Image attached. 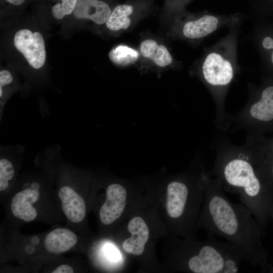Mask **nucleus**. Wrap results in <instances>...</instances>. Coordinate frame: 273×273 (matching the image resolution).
Segmentation results:
<instances>
[{"instance_id":"1","label":"nucleus","mask_w":273,"mask_h":273,"mask_svg":"<svg viewBox=\"0 0 273 273\" xmlns=\"http://www.w3.org/2000/svg\"><path fill=\"white\" fill-rule=\"evenodd\" d=\"M205 197L199 225L209 236L223 237L240 249L254 265L261 263L258 226L252 211L243 203L232 202L220 181L204 175Z\"/></svg>"},{"instance_id":"2","label":"nucleus","mask_w":273,"mask_h":273,"mask_svg":"<svg viewBox=\"0 0 273 273\" xmlns=\"http://www.w3.org/2000/svg\"><path fill=\"white\" fill-rule=\"evenodd\" d=\"M214 173L223 190L238 195L242 203L260 220L263 210V186L254 161L245 155L220 158Z\"/></svg>"},{"instance_id":"3","label":"nucleus","mask_w":273,"mask_h":273,"mask_svg":"<svg viewBox=\"0 0 273 273\" xmlns=\"http://www.w3.org/2000/svg\"><path fill=\"white\" fill-rule=\"evenodd\" d=\"M154 0H128L116 5L105 23L114 32H124L151 14L154 10Z\"/></svg>"},{"instance_id":"4","label":"nucleus","mask_w":273,"mask_h":273,"mask_svg":"<svg viewBox=\"0 0 273 273\" xmlns=\"http://www.w3.org/2000/svg\"><path fill=\"white\" fill-rule=\"evenodd\" d=\"M14 44L32 67L38 69L43 66L46 60L45 43L39 32L19 30L14 35Z\"/></svg>"},{"instance_id":"5","label":"nucleus","mask_w":273,"mask_h":273,"mask_svg":"<svg viewBox=\"0 0 273 273\" xmlns=\"http://www.w3.org/2000/svg\"><path fill=\"white\" fill-rule=\"evenodd\" d=\"M142 68L162 71L170 67L173 59L167 47L153 38L142 40L139 46Z\"/></svg>"},{"instance_id":"6","label":"nucleus","mask_w":273,"mask_h":273,"mask_svg":"<svg viewBox=\"0 0 273 273\" xmlns=\"http://www.w3.org/2000/svg\"><path fill=\"white\" fill-rule=\"evenodd\" d=\"M202 71L205 80L215 86L229 84L234 75L231 63L220 54L214 52L206 57L202 65Z\"/></svg>"},{"instance_id":"7","label":"nucleus","mask_w":273,"mask_h":273,"mask_svg":"<svg viewBox=\"0 0 273 273\" xmlns=\"http://www.w3.org/2000/svg\"><path fill=\"white\" fill-rule=\"evenodd\" d=\"M106 199L99 211L102 223L109 225L119 218L123 213L126 202L125 189L118 184H112L106 189Z\"/></svg>"},{"instance_id":"8","label":"nucleus","mask_w":273,"mask_h":273,"mask_svg":"<svg viewBox=\"0 0 273 273\" xmlns=\"http://www.w3.org/2000/svg\"><path fill=\"white\" fill-rule=\"evenodd\" d=\"M190 189L185 181L173 180L167 187L166 211L172 218L180 219L188 207Z\"/></svg>"},{"instance_id":"9","label":"nucleus","mask_w":273,"mask_h":273,"mask_svg":"<svg viewBox=\"0 0 273 273\" xmlns=\"http://www.w3.org/2000/svg\"><path fill=\"white\" fill-rule=\"evenodd\" d=\"M219 24V19L214 16L205 15L198 19L184 22L179 27H172L169 35L176 32L183 37L196 39L203 38L215 31Z\"/></svg>"},{"instance_id":"10","label":"nucleus","mask_w":273,"mask_h":273,"mask_svg":"<svg viewBox=\"0 0 273 273\" xmlns=\"http://www.w3.org/2000/svg\"><path fill=\"white\" fill-rule=\"evenodd\" d=\"M113 8L103 0H77L73 13L78 19L89 20L97 25H103L108 19Z\"/></svg>"},{"instance_id":"11","label":"nucleus","mask_w":273,"mask_h":273,"mask_svg":"<svg viewBox=\"0 0 273 273\" xmlns=\"http://www.w3.org/2000/svg\"><path fill=\"white\" fill-rule=\"evenodd\" d=\"M38 191L28 188L17 193L13 197L11 203V209L13 215L17 218L25 222L34 220L37 215L32 204L38 200Z\"/></svg>"},{"instance_id":"12","label":"nucleus","mask_w":273,"mask_h":273,"mask_svg":"<svg viewBox=\"0 0 273 273\" xmlns=\"http://www.w3.org/2000/svg\"><path fill=\"white\" fill-rule=\"evenodd\" d=\"M58 196L67 218L73 223L82 221L86 215V205L80 195L72 188L65 186L59 189Z\"/></svg>"},{"instance_id":"13","label":"nucleus","mask_w":273,"mask_h":273,"mask_svg":"<svg viewBox=\"0 0 273 273\" xmlns=\"http://www.w3.org/2000/svg\"><path fill=\"white\" fill-rule=\"evenodd\" d=\"M127 229L131 236L124 241L122 248L127 253L135 255L142 254L149 237L148 227L142 218L133 217L128 222Z\"/></svg>"},{"instance_id":"14","label":"nucleus","mask_w":273,"mask_h":273,"mask_svg":"<svg viewBox=\"0 0 273 273\" xmlns=\"http://www.w3.org/2000/svg\"><path fill=\"white\" fill-rule=\"evenodd\" d=\"M77 242V237L72 231L67 229L58 228L46 236L44 244L49 252L59 254L71 249Z\"/></svg>"},{"instance_id":"15","label":"nucleus","mask_w":273,"mask_h":273,"mask_svg":"<svg viewBox=\"0 0 273 273\" xmlns=\"http://www.w3.org/2000/svg\"><path fill=\"white\" fill-rule=\"evenodd\" d=\"M249 114L252 119L259 122L273 121V86L262 91L260 100L250 106Z\"/></svg>"},{"instance_id":"16","label":"nucleus","mask_w":273,"mask_h":273,"mask_svg":"<svg viewBox=\"0 0 273 273\" xmlns=\"http://www.w3.org/2000/svg\"><path fill=\"white\" fill-rule=\"evenodd\" d=\"M111 61L116 65L125 67L132 65L140 59L139 51L125 44H119L109 53Z\"/></svg>"},{"instance_id":"17","label":"nucleus","mask_w":273,"mask_h":273,"mask_svg":"<svg viewBox=\"0 0 273 273\" xmlns=\"http://www.w3.org/2000/svg\"><path fill=\"white\" fill-rule=\"evenodd\" d=\"M191 0H164L161 18L164 21L177 16Z\"/></svg>"},{"instance_id":"18","label":"nucleus","mask_w":273,"mask_h":273,"mask_svg":"<svg viewBox=\"0 0 273 273\" xmlns=\"http://www.w3.org/2000/svg\"><path fill=\"white\" fill-rule=\"evenodd\" d=\"M77 0H57L52 8V14L57 19H62L65 16L73 13Z\"/></svg>"},{"instance_id":"19","label":"nucleus","mask_w":273,"mask_h":273,"mask_svg":"<svg viewBox=\"0 0 273 273\" xmlns=\"http://www.w3.org/2000/svg\"><path fill=\"white\" fill-rule=\"evenodd\" d=\"M14 175V169L11 162L6 158L0 160V191L6 190L9 186V181Z\"/></svg>"},{"instance_id":"20","label":"nucleus","mask_w":273,"mask_h":273,"mask_svg":"<svg viewBox=\"0 0 273 273\" xmlns=\"http://www.w3.org/2000/svg\"><path fill=\"white\" fill-rule=\"evenodd\" d=\"M13 81V76L11 73L7 70H2L0 71V97L3 95L2 88L3 86L10 84Z\"/></svg>"},{"instance_id":"21","label":"nucleus","mask_w":273,"mask_h":273,"mask_svg":"<svg viewBox=\"0 0 273 273\" xmlns=\"http://www.w3.org/2000/svg\"><path fill=\"white\" fill-rule=\"evenodd\" d=\"M107 257L111 260L116 261L120 258V254L118 250L112 245L106 244L104 248Z\"/></svg>"},{"instance_id":"22","label":"nucleus","mask_w":273,"mask_h":273,"mask_svg":"<svg viewBox=\"0 0 273 273\" xmlns=\"http://www.w3.org/2000/svg\"><path fill=\"white\" fill-rule=\"evenodd\" d=\"M73 268L67 264H62L58 266L56 269L53 270L52 273H73L74 272Z\"/></svg>"},{"instance_id":"23","label":"nucleus","mask_w":273,"mask_h":273,"mask_svg":"<svg viewBox=\"0 0 273 273\" xmlns=\"http://www.w3.org/2000/svg\"><path fill=\"white\" fill-rule=\"evenodd\" d=\"M262 44L263 47L266 49H273V39L270 37H265L262 41ZM271 59L273 64V52Z\"/></svg>"},{"instance_id":"24","label":"nucleus","mask_w":273,"mask_h":273,"mask_svg":"<svg viewBox=\"0 0 273 273\" xmlns=\"http://www.w3.org/2000/svg\"><path fill=\"white\" fill-rule=\"evenodd\" d=\"M7 2L9 3L15 5V6H19L22 5L25 0H6Z\"/></svg>"},{"instance_id":"25","label":"nucleus","mask_w":273,"mask_h":273,"mask_svg":"<svg viewBox=\"0 0 273 273\" xmlns=\"http://www.w3.org/2000/svg\"><path fill=\"white\" fill-rule=\"evenodd\" d=\"M272 149H273V143H272ZM271 173H272V175H273V164H272V166H271Z\"/></svg>"}]
</instances>
